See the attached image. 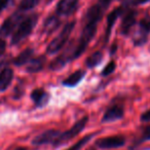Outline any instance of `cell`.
I'll return each mask as SVG.
<instances>
[{
	"instance_id": "cell-1",
	"label": "cell",
	"mask_w": 150,
	"mask_h": 150,
	"mask_svg": "<svg viewBox=\"0 0 150 150\" xmlns=\"http://www.w3.org/2000/svg\"><path fill=\"white\" fill-rule=\"evenodd\" d=\"M37 22H38V13H34L29 16H26V18L21 22V24L18 26L16 31L13 33L11 43L13 45H15V44H19L23 40H25L32 33V31L35 28Z\"/></svg>"
},
{
	"instance_id": "cell-2",
	"label": "cell",
	"mask_w": 150,
	"mask_h": 150,
	"mask_svg": "<svg viewBox=\"0 0 150 150\" xmlns=\"http://www.w3.org/2000/svg\"><path fill=\"white\" fill-rule=\"evenodd\" d=\"M75 24H76L75 21H71V22H69V23H67L66 25L62 28L60 33H59L47 45V47H46V54H57V52H60V50L68 43L70 35L75 27Z\"/></svg>"
},
{
	"instance_id": "cell-3",
	"label": "cell",
	"mask_w": 150,
	"mask_h": 150,
	"mask_svg": "<svg viewBox=\"0 0 150 150\" xmlns=\"http://www.w3.org/2000/svg\"><path fill=\"white\" fill-rule=\"evenodd\" d=\"M88 117L84 116V117H82L81 119H79L78 121H76V122L73 125V127H71L69 129H67V131H65V132H61L59 137L57 138L54 143L52 144V146H54V147H59V146H61V145H64L65 143L69 142L70 140L74 139L76 136H78L83 131L86 123H88Z\"/></svg>"
},
{
	"instance_id": "cell-4",
	"label": "cell",
	"mask_w": 150,
	"mask_h": 150,
	"mask_svg": "<svg viewBox=\"0 0 150 150\" xmlns=\"http://www.w3.org/2000/svg\"><path fill=\"white\" fill-rule=\"evenodd\" d=\"M74 60H76V58H75V41H72V42H69L68 45L65 48V50H63L57 58H54L50 63L48 68L52 71L61 70L68 63L72 62Z\"/></svg>"
},
{
	"instance_id": "cell-5",
	"label": "cell",
	"mask_w": 150,
	"mask_h": 150,
	"mask_svg": "<svg viewBox=\"0 0 150 150\" xmlns=\"http://www.w3.org/2000/svg\"><path fill=\"white\" fill-rule=\"evenodd\" d=\"M25 18L26 16L24 11H20V9L15 11L13 15L9 16L2 23V25L0 27V36L1 37H7V36L11 35Z\"/></svg>"
},
{
	"instance_id": "cell-6",
	"label": "cell",
	"mask_w": 150,
	"mask_h": 150,
	"mask_svg": "<svg viewBox=\"0 0 150 150\" xmlns=\"http://www.w3.org/2000/svg\"><path fill=\"white\" fill-rule=\"evenodd\" d=\"M125 144V138L123 136H109L98 139L95 143V145L99 149H114V148L122 147Z\"/></svg>"
},
{
	"instance_id": "cell-7",
	"label": "cell",
	"mask_w": 150,
	"mask_h": 150,
	"mask_svg": "<svg viewBox=\"0 0 150 150\" xmlns=\"http://www.w3.org/2000/svg\"><path fill=\"white\" fill-rule=\"evenodd\" d=\"M150 32V18L146 17L142 19L139 23V28L134 35V44L137 46L143 45L147 41L148 34Z\"/></svg>"
},
{
	"instance_id": "cell-8",
	"label": "cell",
	"mask_w": 150,
	"mask_h": 150,
	"mask_svg": "<svg viewBox=\"0 0 150 150\" xmlns=\"http://www.w3.org/2000/svg\"><path fill=\"white\" fill-rule=\"evenodd\" d=\"M61 132L58 129H47V131L43 132V133L39 134L36 137L32 139V145L34 146H41L46 145V144H54L57 138L59 137Z\"/></svg>"
},
{
	"instance_id": "cell-9",
	"label": "cell",
	"mask_w": 150,
	"mask_h": 150,
	"mask_svg": "<svg viewBox=\"0 0 150 150\" xmlns=\"http://www.w3.org/2000/svg\"><path fill=\"white\" fill-rule=\"evenodd\" d=\"M78 4V0H60L56 6V13L59 17L71 16L77 11Z\"/></svg>"
},
{
	"instance_id": "cell-10",
	"label": "cell",
	"mask_w": 150,
	"mask_h": 150,
	"mask_svg": "<svg viewBox=\"0 0 150 150\" xmlns=\"http://www.w3.org/2000/svg\"><path fill=\"white\" fill-rule=\"evenodd\" d=\"M129 4V2H125L121 6L116 7L115 9H113L107 17V26H106V32H105V41H108L109 37L111 35V31H112V28L114 26V24L116 23L117 19H118L120 16H122L125 11V5Z\"/></svg>"
},
{
	"instance_id": "cell-11",
	"label": "cell",
	"mask_w": 150,
	"mask_h": 150,
	"mask_svg": "<svg viewBox=\"0 0 150 150\" xmlns=\"http://www.w3.org/2000/svg\"><path fill=\"white\" fill-rule=\"evenodd\" d=\"M138 13L133 9H129L127 13L123 15L122 21L120 24V33L122 35L127 36L129 34L131 30L133 29V27L136 24V18H137Z\"/></svg>"
},
{
	"instance_id": "cell-12",
	"label": "cell",
	"mask_w": 150,
	"mask_h": 150,
	"mask_svg": "<svg viewBox=\"0 0 150 150\" xmlns=\"http://www.w3.org/2000/svg\"><path fill=\"white\" fill-rule=\"evenodd\" d=\"M123 115H125V110L120 105H112L105 111L104 115L102 117V122L108 123L119 120V119L122 118Z\"/></svg>"
},
{
	"instance_id": "cell-13",
	"label": "cell",
	"mask_w": 150,
	"mask_h": 150,
	"mask_svg": "<svg viewBox=\"0 0 150 150\" xmlns=\"http://www.w3.org/2000/svg\"><path fill=\"white\" fill-rule=\"evenodd\" d=\"M50 95L44 88H35L31 93V100L37 108H44L48 104Z\"/></svg>"
},
{
	"instance_id": "cell-14",
	"label": "cell",
	"mask_w": 150,
	"mask_h": 150,
	"mask_svg": "<svg viewBox=\"0 0 150 150\" xmlns=\"http://www.w3.org/2000/svg\"><path fill=\"white\" fill-rule=\"evenodd\" d=\"M61 25V20L60 17L58 15H52L50 17H47L45 19L42 26V32L46 35H50L52 33H54L57 29L59 28V26Z\"/></svg>"
},
{
	"instance_id": "cell-15",
	"label": "cell",
	"mask_w": 150,
	"mask_h": 150,
	"mask_svg": "<svg viewBox=\"0 0 150 150\" xmlns=\"http://www.w3.org/2000/svg\"><path fill=\"white\" fill-rule=\"evenodd\" d=\"M13 79V70L9 67H5L0 71V93H3L11 86Z\"/></svg>"
},
{
	"instance_id": "cell-16",
	"label": "cell",
	"mask_w": 150,
	"mask_h": 150,
	"mask_svg": "<svg viewBox=\"0 0 150 150\" xmlns=\"http://www.w3.org/2000/svg\"><path fill=\"white\" fill-rule=\"evenodd\" d=\"M84 75H86V71L79 69V70L75 71L72 74H70L67 78H65L62 81V84L66 88H74L83 79Z\"/></svg>"
},
{
	"instance_id": "cell-17",
	"label": "cell",
	"mask_w": 150,
	"mask_h": 150,
	"mask_svg": "<svg viewBox=\"0 0 150 150\" xmlns=\"http://www.w3.org/2000/svg\"><path fill=\"white\" fill-rule=\"evenodd\" d=\"M46 63V58L44 56L33 57L32 60L27 64L26 71L28 73H37L44 68Z\"/></svg>"
},
{
	"instance_id": "cell-18",
	"label": "cell",
	"mask_w": 150,
	"mask_h": 150,
	"mask_svg": "<svg viewBox=\"0 0 150 150\" xmlns=\"http://www.w3.org/2000/svg\"><path fill=\"white\" fill-rule=\"evenodd\" d=\"M33 57H34V50L31 47H27L13 59V63L15 66L21 67L23 65H27L32 60Z\"/></svg>"
},
{
	"instance_id": "cell-19",
	"label": "cell",
	"mask_w": 150,
	"mask_h": 150,
	"mask_svg": "<svg viewBox=\"0 0 150 150\" xmlns=\"http://www.w3.org/2000/svg\"><path fill=\"white\" fill-rule=\"evenodd\" d=\"M103 61V52L101 50H97V52H93L92 54L86 58V66L90 69L95 68L96 66L100 65Z\"/></svg>"
},
{
	"instance_id": "cell-20",
	"label": "cell",
	"mask_w": 150,
	"mask_h": 150,
	"mask_svg": "<svg viewBox=\"0 0 150 150\" xmlns=\"http://www.w3.org/2000/svg\"><path fill=\"white\" fill-rule=\"evenodd\" d=\"M94 137H95V134H91V135L84 136V137L81 138L79 141H77L75 144H73L71 147H69L68 149H66V150H81Z\"/></svg>"
},
{
	"instance_id": "cell-21",
	"label": "cell",
	"mask_w": 150,
	"mask_h": 150,
	"mask_svg": "<svg viewBox=\"0 0 150 150\" xmlns=\"http://www.w3.org/2000/svg\"><path fill=\"white\" fill-rule=\"evenodd\" d=\"M40 0H21V2L19 4V8L22 11H31V9L35 8L38 4H39Z\"/></svg>"
},
{
	"instance_id": "cell-22",
	"label": "cell",
	"mask_w": 150,
	"mask_h": 150,
	"mask_svg": "<svg viewBox=\"0 0 150 150\" xmlns=\"http://www.w3.org/2000/svg\"><path fill=\"white\" fill-rule=\"evenodd\" d=\"M115 69H116V63H115L114 61H110V62L106 65V67H105V68L102 70L101 75H102V76H104V77L109 76V75L112 74V73L114 72Z\"/></svg>"
},
{
	"instance_id": "cell-23",
	"label": "cell",
	"mask_w": 150,
	"mask_h": 150,
	"mask_svg": "<svg viewBox=\"0 0 150 150\" xmlns=\"http://www.w3.org/2000/svg\"><path fill=\"white\" fill-rule=\"evenodd\" d=\"M148 140H150V125H147L146 127H144L139 142L141 143V142H145V141H148Z\"/></svg>"
},
{
	"instance_id": "cell-24",
	"label": "cell",
	"mask_w": 150,
	"mask_h": 150,
	"mask_svg": "<svg viewBox=\"0 0 150 150\" xmlns=\"http://www.w3.org/2000/svg\"><path fill=\"white\" fill-rule=\"evenodd\" d=\"M13 2V0H0V15L2 13L6 7H8L11 3Z\"/></svg>"
},
{
	"instance_id": "cell-25",
	"label": "cell",
	"mask_w": 150,
	"mask_h": 150,
	"mask_svg": "<svg viewBox=\"0 0 150 150\" xmlns=\"http://www.w3.org/2000/svg\"><path fill=\"white\" fill-rule=\"evenodd\" d=\"M150 0H129V4L131 5H142L145 4V3L149 2Z\"/></svg>"
},
{
	"instance_id": "cell-26",
	"label": "cell",
	"mask_w": 150,
	"mask_h": 150,
	"mask_svg": "<svg viewBox=\"0 0 150 150\" xmlns=\"http://www.w3.org/2000/svg\"><path fill=\"white\" fill-rule=\"evenodd\" d=\"M141 121H144V122L150 121V109L146 111V112H144L143 114L141 115Z\"/></svg>"
},
{
	"instance_id": "cell-27",
	"label": "cell",
	"mask_w": 150,
	"mask_h": 150,
	"mask_svg": "<svg viewBox=\"0 0 150 150\" xmlns=\"http://www.w3.org/2000/svg\"><path fill=\"white\" fill-rule=\"evenodd\" d=\"M5 48H6V42L3 39H0V57L4 54Z\"/></svg>"
},
{
	"instance_id": "cell-28",
	"label": "cell",
	"mask_w": 150,
	"mask_h": 150,
	"mask_svg": "<svg viewBox=\"0 0 150 150\" xmlns=\"http://www.w3.org/2000/svg\"><path fill=\"white\" fill-rule=\"evenodd\" d=\"M16 150H27V148H17Z\"/></svg>"
},
{
	"instance_id": "cell-29",
	"label": "cell",
	"mask_w": 150,
	"mask_h": 150,
	"mask_svg": "<svg viewBox=\"0 0 150 150\" xmlns=\"http://www.w3.org/2000/svg\"><path fill=\"white\" fill-rule=\"evenodd\" d=\"M115 47H116V45H115V46H113V48H112V50H115ZM113 52H115V50H112V52H111V54H113Z\"/></svg>"
},
{
	"instance_id": "cell-30",
	"label": "cell",
	"mask_w": 150,
	"mask_h": 150,
	"mask_svg": "<svg viewBox=\"0 0 150 150\" xmlns=\"http://www.w3.org/2000/svg\"><path fill=\"white\" fill-rule=\"evenodd\" d=\"M90 150H96V149H93V148H92V149H90Z\"/></svg>"
}]
</instances>
